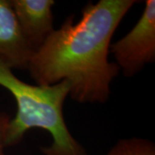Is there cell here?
Wrapping results in <instances>:
<instances>
[{"mask_svg": "<svg viewBox=\"0 0 155 155\" xmlns=\"http://www.w3.org/2000/svg\"><path fill=\"white\" fill-rule=\"evenodd\" d=\"M137 0L90 2L78 22L69 16L54 29L32 56L27 70L37 85L49 86L61 81L70 84L73 101L104 104L110 85L119 74L109 61L113 35Z\"/></svg>", "mask_w": 155, "mask_h": 155, "instance_id": "obj_1", "label": "cell"}, {"mask_svg": "<svg viewBox=\"0 0 155 155\" xmlns=\"http://www.w3.org/2000/svg\"><path fill=\"white\" fill-rule=\"evenodd\" d=\"M0 86L11 92L17 102V113L6 131V147L19 144L32 128L44 129L51 134L52 144L41 147L43 155H89L67 127L63 107L70 93L67 81L42 86L26 83L13 69L0 61Z\"/></svg>", "mask_w": 155, "mask_h": 155, "instance_id": "obj_2", "label": "cell"}, {"mask_svg": "<svg viewBox=\"0 0 155 155\" xmlns=\"http://www.w3.org/2000/svg\"><path fill=\"white\" fill-rule=\"evenodd\" d=\"M122 74L134 77L155 61V1H146L141 16L134 28L110 48Z\"/></svg>", "mask_w": 155, "mask_h": 155, "instance_id": "obj_3", "label": "cell"}, {"mask_svg": "<svg viewBox=\"0 0 155 155\" xmlns=\"http://www.w3.org/2000/svg\"><path fill=\"white\" fill-rule=\"evenodd\" d=\"M35 53L20 28L11 0H0V61L13 70H27Z\"/></svg>", "mask_w": 155, "mask_h": 155, "instance_id": "obj_4", "label": "cell"}, {"mask_svg": "<svg viewBox=\"0 0 155 155\" xmlns=\"http://www.w3.org/2000/svg\"><path fill=\"white\" fill-rule=\"evenodd\" d=\"M23 35L38 49L54 28V15L52 8L54 0H11Z\"/></svg>", "mask_w": 155, "mask_h": 155, "instance_id": "obj_5", "label": "cell"}, {"mask_svg": "<svg viewBox=\"0 0 155 155\" xmlns=\"http://www.w3.org/2000/svg\"><path fill=\"white\" fill-rule=\"evenodd\" d=\"M107 155H155V145L145 139H122L116 142Z\"/></svg>", "mask_w": 155, "mask_h": 155, "instance_id": "obj_6", "label": "cell"}, {"mask_svg": "<svg viewBox=\"0 0 155 155\" xmlns=\"http://www.w3.org/2000/svg\"><path fill=\"white\" fill-rule=\"evenodd\" d=\"M11 119L10 115H8L6 112H0V155H5L6 131Z\"/></svg>", "mask_w": 155, "mask_h": 155, "instance_id": "obj_7", "label": "cell"}]
</instances>
